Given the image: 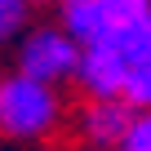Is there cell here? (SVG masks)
Instances as JSON below:
<instances>
[{"mask_svg":"<svg viewBox=\"0 0 151 151\" xmlns=\"http://www.w3.org/2000/svg\"><path fill=\"white\" fill-rule=\"evenodd\" d=\"M80 49H116L129 67L151 62V0H62V27Z\"/></svg>","mask_w":151,"mask_h":151,"instance_id":"6da1fadb","label":"cell"},{"mask_svg":"<svg viewBox=\"0 0 151 151\" xmlns=\"http://www.w3.org/2000/svg\"><path fill=\"white\" fill-rule=\"evenodd\" d=\"M62 124V98L58 89L27 80V76H0V133L9 138H49Z\"/></svg>","mask_w":151,"mask_h":151,"instance_id":"7a4b0ae2","label":"cell"},{"mask_svg":"<svg viewBox=\"0 0 151 151\" xmlns=\"http://www.w3.org/2000/svg\"><path fill=\"white\" fill-rule=\"evenodd\" d=\"M76 58H80V45H71L58 27H36L18 40V76L27 80H40L49 89H58L62 80H71Z\"/></svg>","mask_w":151,"mask_h":151,"instance_id":"3957f363","label":"cell"},{"mask_svg":"<svg viewBox=\"0 0 151 151\" xmlns=\"http://www.w3.org/2000/svg\"><path fill=\"white\" fill-rule=\"evenodd\" d=\"M124 71L129 62L116 53V49H80L76 58V85L89 93V102H120V85H124Z\"/></svg>","mask_w":151,"mask_h":151,"instance_id":"277c9868","label":"cell"},{"mask_svg":"<svg viewBox=\"0 0 151 151\" xmlns=\"http://www.w3.org/2000/svg\"><path fill=\"white\" fill-rule=\"evenodd\" d=\"M133 116H138V111H129L124 102H89V107L80 111V138H85L93 151H111V147L124 138V129H129Z\"/></svg>","mask_w":151,"mask_h":151,"instance_id":"5b68a950","label":"cell"},{"mask_svg":"<svg viewBox=\"0 0 151 151\" xmlns=\"http://www.w3.org/2000/svg\"><path fill=\"white\" fill-rule=\"evenodd\" d=\"M27 18H31V0H0V45L22 36Z\"/></svg>","mask_w":151,"mask_h":151,"instance_id":"8992f818","label":"cell"},{"mask_svg":"<svg viewBox=\"0 0 151 151\" xmlns=\"http://www.w3.org/2000/svg\"><path fill=\"white\" fill-rule=\"evenodd\" d=\"M116 151H151V116H147V111H138V116L129 120V129H124V138L116 142Z\"/></svg>","mask_w":151,"mask_h":151,"instance_id":"52a82bcc","label":"cell"}]
</instances>
